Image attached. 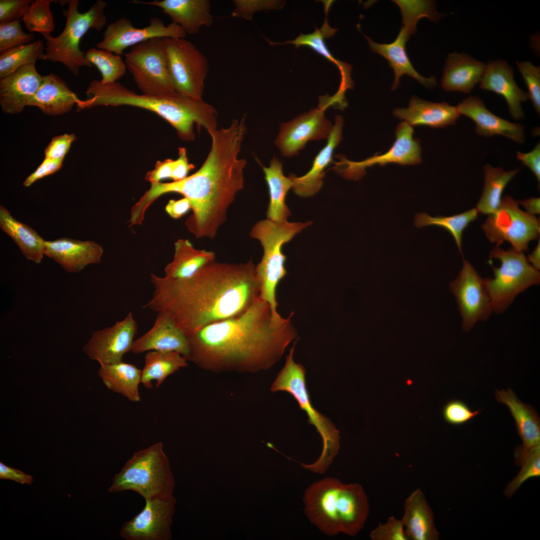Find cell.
<instances>
[{
	"mask_svg": "<svg viewBox=\"0 0 540 540\" xmlns=\"http://www.w3.org/2000/svg\"><path fill=\"white\" fill-rule=\"evenodd\" d=\"M252 260L208 262L192 276L172 279L151 274L154 290L143 306L164 312L187 337L214 322L240 315L260 298Z\"/></svg>",
	"mask_w": 540,
	"mask_h": 540,
	"instance_id": "cell-1",
	"label": "cell"
},
{
	"mask_svg": "<svg viewBox=\"0 0 540 540\" xmlns=\"http://www.w3.org/2000/svg\"><path fill=\"white\" fill-rule=\"evenodd\" d=\"M276 318L260 298L240 315L190 334L188 359L214 372H254L270 368L296 338L290 318Z\"/></svg>",
	"mask_w": 540,
	"mask_h": 540,
	"instance_id": "cell-2",
	"label": "cell"
},
{
	"mask_svg": "<svg viewBox=\"0 0 540 540\" xmlns=\"http://www.w3.org/2000/svg\"><path fill=\"white\" fill-rule=\"evenodd\" d=\"M246 133L244 116L234 119L226 128L210 133V152L201 168L185 178L171 182L151 184L150 187L132 207L144 216L148 207L158 197L168 192L182 194L190 202L192 214L185 222L196 238L212 239L226 220L229 206L244 187V168L247 162L238 154Z\"/></svg>",
	"mask_w": 540,
	"mask_h": 540,
	"instance_id": "cell-3",
	"label": "cell"
},
{
	"mask_svg": "<svg viewBox=\"0 0 540 540\" xmlns=\"http://www.w3.org/2000/svg\"><path fill=\"white\" fill-rule=\"evenodd\" d=\"M87 99L80 100L77 110L97 106H129L152 111L167 121L180 138L190 141L195 138L194 126L208 133L216 130L217 112L202 99L196 100L176 93L168 95L138 94L116 82L102 84L92 80L86 91Z\"/></svg>",
	"mask_w": 540,
	"mask_h": 540,
	"instance_id": "cell-4",
	"label": "cell"
},
{
	"mask_svg": "<svg viewBox=\"0 0 540 540\" xmlns=\"http://www.w3.org/2000/svg\"><path fill=\"white\" fill-rule=\"evenodd\" d=\"M303 502L308 520L328 536L356 535L369 514V503L362 486L344 484L334 478L310 484L304 492Z\"/></svg>",
	"mask_w": 540,
	"mask_h": 540,
	"instance_id": "cell-5",
	"label": "cell"
},
{
	"mask_svg": "<svg viewBox=\"0 0 540 540\" xmlns=\"http://www.w3.org/2000/svg\"><path fill=\"white\" fill-rule=\"evenodd\" d=\"M175 480L162 442L134 452L112 478L108 491L133 490L144 498L172 496Z\"/></svg>",
	"mask_w": 540,
	"mask_h": 540,
	"instance_id": "cell-6",
	"label": "cell"
},
{
	"mask_svg": "<svg viewBox=\"0 0 540 540\" xmlns=\"http://www.w3.org/2000/svg\"><path fill=\"white\" fill-rule=\"evenodd\" d=\"M312 224V222H277L266 218L256 222L250 232V236L258 240L264 249L262 260L255 268L260 285V298L270 304L276 318L282 316L276 310V290L287 273L284 267L286 256L282 252V246Z\"/></svg>",
	"mask_w": 540,
	"mask_h": 540,
	"instance_id": "cell-7",
	"label": "cell"
},
{
	"mask_svg": "<svg viewBox=\"0 0 540 540\" xmlns=\"http://www.w3.org/2000/svg\"><path fill=\"white\" fill-rule=\"evenodd\" d=\"M296 342L286 357L284 366L272 384L271 391L282 390L290 394L298 402L300 409L306 413L308 424L314 426L320 435L323 447L320 458L312 464H300L313 472L322 474L328 470L338 453L340 432L331 420L320 413L311 404L306 385L304 367L301 364L296 363L293 359Z\"/></svg>",
	"mask_w": 540,
	"mask_h": 540,
	"instance_id": "cell-8",
	"label": "cell"
},
{
	"mask_svg": "<svg viewBox=\"0 0 540 540\" xmlns=\"http://www.w3.org/2000/svg\"><path fill=\"white\" fill-rule=\"evenodd\" d=\"M66 2L68 10H62L66 22L62 32L56 38L50 32L42 34L46 40V60L60 62L73 74L78 76L81 67L92 66L80 48V40L90 28L100 31L105 26L106 3L98 0L87 12L80 13L78 10L79 0H68Z\"/></svg>",
	"mask_w": 540,
	"mask_h": 540,
	"instance_id": "cell-9",
	"label": "cell"
},
{
	"mask_svg": "<svg viewBox=\"0 0 540 540\" xmlns=\"http://www.w3.org/2000/svg\"><path fill=\"white\" fill-rule=\"evenodd\" d=\"M490 258L500 260V267L492 266L494 277L486 278L485 284L490 296L494 312H504L520 294L540 282V272L529 262L524 252L512 248L506 250L496 246Z\"/></svg>",
	"mask_w": 540,
	"mask_h": 540,
	"instance_id": "cell-10",
	"label": "cell"
},
{
	"mask_svg": "<svg viewBox=\"0 0 540 540\" xmlns=\"http://www.w3.org/2000/svg\"><path fill=\"white\" fill-rule=\"evenodd\" d=\"M124 62L143 94L176 93L170 76L163 38H154L132 46Z\"/></svg>",
	"mask_w": 540,
	"mask_h": 540,
	"instance_id": "cell-11",
	"label": "cell"
},
{
	"mask_svg": "<svg viewBox=\"0 0 540 540\" xmlns=\"http://www.w3.org/2000/svg\"><path fill=\"white\" fill-rule=\"evenodd\" d=\"M518 201L511 196H504L498 208L488 215L482 228L486 237L499 246L504 242H510L517 252L528 250L530 241L538 238L540 220L522 210Z\"/></svg>",
	"mask_w": 540,
	"mask_h": 540,
	"instance_id": "cell-12",
	"label": "cell"
},
{
	"mask_svg": "<svg viewBox=\"0 0 540 540\" xmlns=\"http://www.w3.org/2000/svg\"><path fill=\"white\" fill-rule=\"evenodd\" d=\"M168 70L176 93L202 99L208 70L206 56L184 38H163Z\"/></svg>",
	"mask_w": 540,
	"mask_h": 540,
	"instance_id": "cell-13",
	"label": "cell"
},
{
	"mask_svg": "<svg viewBox=\"0 0 540 540\" xmlns=\"http://www.w3.org/2000/svg\"><path fill=\"white\" fill-rule=\"evenodd\" d=\"M450 288L462 317L463 332H469L478 322L486 320L494 312L484 279L464 258L462 268Z\"/></svg>",
	"mask_w": 540,
	"mask_h": 540,
	"instance_id": "cell-14",
	"label": "cell"
},
{
	"mask_svg": "<svg viewBox=\"0 0 540 540\" xmlns=\"http://www.w3.org/2000/svg\"><path fill=\"white\" fill-rule=\"evenodd\" d=\"M414 129L405 121L396 128V140L390 148L381 155H374L361 162L348 160L343 155L336 156L340 162L335 163L336 172L350 180H359L366 174V169L375 164L384 166L389 163L413 165L422 162V150L420 141L414 138Z\"/></svg>",
	"mask_w": 540,
	"mask_h": 540,
	"instance_id": "cell-15",
	"label": "cell"
},
{
	"mask_svg": "<svg viewBox=\"0 0 540 540\" xmlns=\"http://www.w3.org/2000/svg\"><path fill=\"white\" fill-rule=\"evenodd\" d=\"M317 108L302 114L292 120L282 123L275 144L283 156L297 155L306 143L312 140L328 138L333 126L326 118L324 112L332 106L328 95L320 96Z\"/></svg>",
	"mask_w": 540,
	"mask_h": 540,
	"instance_id": "cell-16",
	"label": "cell"
},
{
	"mask_svg": "<svg viewBox=\"0 0 540 540\" xmlns=\"http://www.w3.org/2000/svg\"><path fill=\"white\" fill-rule=\"evenodd\" d=\"M144 509L122 526L120 536L126 540H170L176 500L169 498L145 499Z\"/></svg>",
	"mask_w": 540,
	"mask_h": 540,
	"instance_id": "cell-17",
	"label": "cell"
},
{
	"mask_svg": "<svg viewBox=\"0 0 540 540\" xmlns=\"http://www.w3.org/2000/svg\"><path fill=\"white\" fill-rule=\"evenodd\" d=\"M186 32L178 24L165 26L158 18L150 20L149 25L142 28L134 27L128 18H122L108 25L102 40L96 44L98 49L120 56L127 48L154 38H184Z\"/></svg>",
	"mask_w": 540,
	"mask_h": 540,
	"instance_id": "cell-18",
	"label": "cell"
},
{
	"mask_svg": "<svg viewBox=\"0 0 540 540\" xmlns=\"http://www.w3.org/2000/svg\"><path fill=\"white\" fill-rule=\"evenodd\" d=\"M137 330V323L130 312L114 326L94 332L83 350L90 359L98 362H122L124 354L132 350Z\"/></svg>",
	"mask_w": 540,
	"mask_h": 540,
	"instance_id": "cell-19",
	"label": "cell"
},
{
	"mask_svg": "<svg viewBox=\"0 0 540 540\" xmlns=\"http://www.w3.org/2000/svg\"><path fill=\"white\" fill-rule=\"evenodd\" d=\"M35 64H26L0 78V104L6 114H16L23 110L42 82Z\"/></svg>",
	"mask_w": 540,
	"mask_h": 540,
	"instance_id": "cell-20",
	"label": "cell"
},
{
	"mask_svg": "<svg viewBox=\"0 0 540 540\" xmlns=\"http://www.w3.org/2000/svg\"><path fill=\"white\" fill-rule=\"evenodd\" d=\"M480 82L481 90L504 98L514 119L518 120L524 117L521 103L526 101L528 96L516 82L513 70L506 62L502 59L489 61Z\"/></svg>",
	"mask_w": 540,
	"mask_h": 540,
	"instance_id": "cell-21",
	"label": "cell"
},
{
	"mask_svg": "<svg viewBox=\"0 0 540 540\" xmlns=\"http://www.w3.org/2000/svg\"><path fill=\"white\" fill-rule=\"evenodd\" d=\"M103 253L102 246L94 241L68 238L45 240L44 254L68 272H78L88 264L100 262Z\"/></svg>",
	"mask_w": 540,
	"mask_h": 540,
	"instance_id": "cell-22",
	"label": "cell"
},
{
	"mask_svg": "<svg viewBox=\"0 0 540 540\" xmlns=\"http://www.w3.org/2000/svg\"><path fill=\"white\" fill-rule=\"evenodd\" d=\"M460 115H464L476 122L475 131L486 137L501 135L515 142L522 144L525 140L524 126L510 122L491 112L482 100L476 96H469L457 106Z\"/></svg>",
	"mask_w": 540,
	"mask_h": 540,
	"instance_id": "cell-23",
	"label": "cell"
},
{
	"mask_svg": "<svg viewBox=\"0 0 540 540\" xmlns=\"http://www.w3.org/2000/svg\"><path fill=\"white\" fill-rule=\"evenodd\" d=\"M150 350L176 351L188 358L187 338L165 313L158 312L152 328L134 340L131 352L140 354Z\"/></svg>",
	"mask_w": 540,
	"mask_h": 540,
	"instance_id": "cell-24",
	"label": "cell"
},
{
	"mask_svg": "<svg viewBox=\"0 0 540 540\" xmlns=\"http://www.w3.org/2000/svg\"><path fill=\"white\" fill-rule=\"evenodd\" d=\"M133 3L150 4L161 8L172 22L180 26L190 34H198L200 28L210 27L214 23L208 0H155L144 2L134 0Z\"/></svg>",
	"mask_w": 540,
	"mask_h": 540,
	"instance_id": "cell-25",
	"label": "cell"
},
{
	"mask_svg": "<svg viewBox=\"0 0 540 540\" xmlns=\"http://www.w3.org/2000/svg\"><path fill=\"white\" fill-rule=\"evenodd\" d=\"M343 118L337 115L326 145L314 158L311 169L304 176L298 177L294 174L289 176L292 182L294 192L302 197L314 195L321 188L324 177V169L332 162L334 149L342 140Z\"/></svg>",
	"mask_w": 540,
	"mask_h": 540,
	"instance_id": "cell-26",
	"label": "cell"
},
{
	"mask_svg": "<svg viewBox=\"0 0 540 540\" xmlns=\"http://www.w3.org/2000/svg\"><path fill=\"white\" fill-rule=\"evenodd\" d=\"M410 34H412L407 28L402 26L394 41L388 44L375 42L365 36L372 50L388 60L390 66L394 70L395 78L392 86V90L398 87L400 78L404 74H408L413 78L428 88H433L436 84L434 76L424 77L412 65L406 50V44Z\"/></svg>",
	"mask_w": 540,
	"mask_h": 540,
	"instance_id": "cell-27",
	"label": "cell"
},
{
	"mask_svg": "<svg viewBox=\"0 0 540 540\" xmlns=\"http://www.w3.org/2000/svg\"><path fill=\"white\" fill-rule=\"evenodd\" d=\"M393 114L412 126L426 125L432 128L454 125L460 116L457 106L446 102H430L416 96L411 98L407 108H396Z\"/></svg>",
	"mask_w": 540,
	"mask_h": 540,
	"instance_id": "cell-28",
	"label": "cell"
},
{
	"mask_svg": "<svg viewBox=\"0 0 540 540\" xmlns=\"http://www.w3.org/2000/svg\"><path fill=\"white\" fill-rule=\"evenodd\" d=\"M486 64L464 53L449 54L441 84L448 92L470 94L484 74Z\"/></svg>",
	"mask_w": 540,
	"mask_h": 540,
	"instance_id": "cell-29",
	"label": "cell"
},
{
	"mask_svg": "<svg viewBox=\"0 0 540 540\" xmlns=\"http://www.w3.org/2000/svg\"><path fill=\"white\" fill-rule=\"evenodd\" d=\"M401 520L408 540H438L439 533L434 524L433 512L419 488L405 500Z\"/></svg>",
	"mask_w": 540,
	"mask_h": 540,
	"instance_id": "cell-30",
	"label": "cell"
},
{
	"mask_svg": "<svg viewBox=\"0 0 540 540\" xmlns=\"http://www.w3.org/2000/svg\"><path fill=\"white\" fill-rule=\"evenodd\" d=\"M80 101L63 80L50 73L42 76L40 87L27 106H36L48 115L56 116L70 112Z\"/></svg>",
	"mask_w": 540,
	"mask_h": 540,
	"instance_id": "cell-31",
	"label": "cell"
},
{
	"mask_svg": "<svg viewBox=\"0 0 540 540\" xmlns=\"http://www.w3.org/2000/svg\"><path fill=\"white\" fill-rule=\"evenodd\" d=\"M495 396L498 402L508 408L523 442L522 446L528 450L540 446V420L536 410L522 402L510 388L506 391L496 390Z\"/></svg>",
	"mask_w": 540,
	"mask_h": 540,
	"instance_id": "cell-32",
	"label": "cell"
},
{
	"mask_svg": "<svg viewBox=\"0 0 540 540\" xmlns=\"http://www.w3.org/2000/svg\"><path fill=\"white\" fill-rule=\"evenodd\" d=\"M0 228L20 248L24 256L40 264L45 251V240L32 228L21 222L0 206Z\"/></svg>",
	"mask_w": 540,
	"mask_h": 540,
	"instance_id": "cell-33",
	"label": "cell"
},
{
	"mask_svg": "<svg viewBox=\"0 0 540 540\" xmlns=\"http://www.w3.org/2000/svg\"><path fill=\"white\" fill-rule=\"evenodd\" d=\"M99 364L98 374L108 390L122 395L130 402L140 401L138 386L141 382L142 370L123 362Z\"/></svg>",
	"mask_w": 540,
	"mask_h": 540,
	"instance_id": "cell-34",
	"label": "cell"
},
{
	"mask_svg": "<svg viewBox=\"0 0 540 540\" xmlns=\"http://www.w3.org/2000/svg\"><path fill=\"white\" fill-rule=\"evenodd\" d=\"M262 166L270 194L267 218L277 222L287 221L291 212L285 200L288 191L292 188L291 178L290 176L287 177L284 174L282 162L276 156L272 159L269 167Z\"/></svg>",
	"mask_w": 540,
	"mask_h": 540,
	"instance_id": "cell-35",
	"label": "cell"
},
{
	"mask_svg": "<svg viewBox=\"0 0 540 540\" xmlns=\"http://www.w3.org/2000/svg\"><path fill=\"white\" fill-rule=\"evenodd\" d=\"M173 260L164 268V276L172 279L188 278L206 264L215 260V254L197 250L186 239H180L174 244Z\"/></svg>",
	"mask_w": 540,
	"mask_h": 540,
	"instance_id": "cell-36",
	"label": "cell"
},
{
	"mask_svg": "<svg viewBox=\"0 0 540 540\" xmlns=\"http://www.w3.org/2000/svg\"><path fill=\"white\" fill-rule=\"evenodd\" d=\"M188 359L180 353L171 350H150L145 355L141 383L152 388V380L158 388L170 375L188 366Z\"/></svg>",
	"mask_w": 540,
	"mask_h": 540,
	"instance_id": "cell-37",
	"label": "cell"
},
{
	"mask_svg": "<svg viewBox=\"0 0 540 540\" xmlns=\"http://www.w3.org/2000/svg\"><path fill=\"white\" fill-rule=\"evenodd\" d=\"M316 30L313 33L308 34H300L293 40L278 43L272 42L267 39L266 40L270 46L290 43L294 44L296 48L303 46L310 47L320 54L336 65L341 76V82L339 90L346 92L348 88H352L354 82L350 78L352 66L346 62H342L335 58L327 48L324 42V38L332 36L337 30L331 28L328 24L326 15L325 22L321 28L318 29L316 28Z\"/></svg>",
	"mask_w": 540,
	"mask_h": 540,
	"instance_id": "cell-38",
	"label": "cell"
},
{
	"mask_svg": "<svg viewBox=\"0 0 540 540\" xmlns=\"http://www.w3.org/2000/svg\"><path fill=\"white\" fill-rule=\"evenodd\" d=\"M484 186L476 208L479 213L490 214L499 206L504 189L518 171L514 169L504 171L501 168H494L489 164L484 167Z\"/></svg>",
	"mask_w": 540,
	"mask_h": 540,
	"instance_id": "cell-39",
	"label": "cell"
},
{
	"mask_svg": "<svg viewBox=\"0 0 540 540\" xmlns=\"http://www.w3.org/2000/svg\"><path fill=\"white\" fill-rule=\"evenodd\" d=\"M478 214L476 208L449 216H431L426 212L418 213L416 215L414 224L418 228L428 226H436L446 229L453 236L460 252L462 254L463 232L468 224L478 218Z\"/></svg>",
	"mask_w": 540,
	"mask_h": 540,
	"instance_id": "cell-40",
	"label": "cell"
},
{
	"mask_svg": "<svg viewBox=\"0 0 540 540\" xmlns=\"http://www.w3.org/2000/svg\"><path fill=\"white\" fill-rule=\"evenodd\" d=\"M44 49L43 42L38 40L0 53V78L10 74L26 64H36L39 60H46Z\"/></svg>",
	"mask_w": 540,
	"mask_h": 540,
	"instance_id": "cell-41",
	"label": "cell"
},
{
	"mask_svg": "<svg viewBox=\"0 0 540 540\" xmlns=\"http://www.w3.org/2000/svg\"><path fill=\"white\" fill-rule=\"evenodd\" d=\"M514 458L516 463L522 468L504 490V494L509 498L525 481L540 476V446L528 450L517 446L514 449Z\"/></svg>",
	"mask_w": 540,
	"mask_h": 540,
	"instance_id": "cell-42",
	"label": "cell"
},
{
	"mask_svg": "<svg viewBox=\"0 0 540 540\" xmlns=\"http://www.w3.org/2000/svg\"><path fill=\"white\" fill-rule=\"evenodd\" d=\"M86 60L101 73V84L116 82L126 73V66L120 56L108 50L91 48L85 53Z\"/></svg>",
	"mask_w": 540,
	"mask_h": 540,
	"instance_id": "cell-43",
	"label": "cell"
},
{
	"mask_svg": "<svg viewBox=\"0 0 540 540\" xmlns=\"http://www.w3.org/2000/svg\"><path fill=\"white\" fill-rule=\"evenodd\" d=\"M399 6L402 14V26L414 34L418 20L426 17L436 22L443 16L436 10L435 2L432 0H393Z\"/></svg>",
	"mask_w": 540,
	"mask_h": 540,
	"instance_id": "cell-44",
	"label": "cell"
},
{
	"mask_svg": "<svg viewBox=\"0 0 540 540\" xmlns=\"http://www.w3.org/2000/svg\"><path fill=\"white\" fill-rule=\"evenodd\" d=\"M57 0H35L30 4L22 20L30 32L41 34L52 32L54 29L53 14L50 4Z\"/></svg>",
	"mask_w": 540,
	"mask_h": 540,
	"instance_id": "cell-45",
	"label": "cell"
},
{
	"mask_svg": "<svg viewBox=\"0 0 540 540\" xmlns=\"http://www.w3.org/2000/svg\"><path fill=\"white\" fill-rule=\"evenodd\" d=\"M20 21L0 24V54L10 48L33 42L34 35L24 32Z\"/></svg>",
	"mask_w": 540,
	"mask_h": 540,
	"instance_id": "cell-46",
	"label": "cell"
},
{
	"mask_svg": "<svg viewBox=\"0 0 540 540\" xmlns=\"http://www.w3.org/2000/svg\"><path fill=\"white\" fill-rule=\"evenodd\" d=\"M235 8L231 16L251 20L254 13L260 11L280 10L284 2L274 0H234Z\"/></svg>",
	"mask_w": 540,
	"mask_h": 540,
	"instance_id": "cell-47",
	"label": "cell"
},
{
	"mask_svg": "<svg viewBox=\"0 0 540 540\" xmlns=\"http://www.w3.org/2000/svg\"><path fill=\"white\" fill-rule=\"evenodd\" d=\"M516 64L527 86L528 98L532 100L535 110L540 115V66H535L528 61H516Z\"/></svg>",
	"mask_w": 540,
	"mask_h": 540,
	"instance_id": "cell-48",
	"label": "cell"
},
{
	"mask_svg": "<svg viewBox=\"0 0 540 540\" xmlns=\"http://www.w3.org/2000/svg\"><path fill=\"white\" fill-rule=\"evenodd\" d=\"M481 410L472 411L463 401L454 400L446 404L443 408L442 415L444 420L448 424L459 426L470 421Z\"/></svg>",
	"mask_w": 540,
	"mask_h": 540,
	"instance_id": "cell-49",
	"label": "cell"
},
{
	"mask_svg": "<svg viewBox=\"0 0 540 540\" xmlns=\"http://www.w3.org/2000/svg\"><path fill=\"white\" fill-rule=\"evenodd\" d=\"M370 536L372 540H408L401 520L394 516L388 518L384 524L380 523Z\"/></svg>",
	"mask_w": 540,
	"mask_h": 540,
	"instance_id": "cell-50",
	"label": "cell"
},
{
	"mask_svg": "<svg viewBox=\"0 0 540 540\" xmlns=\"http://www.w3.org/2000/svg\"><path fill=\"white\" fill-rule=\"evenodd\" d=\"M32 0H0V24L21 20Z\"/></svg>",
	"mask_w": 540,
	"mask_h": 540,
	"instance_id": "cell-51",
	"label": "cell"
},
{
	"mask_svg": "<svg viewBox=\"0 0 540 540\" xmlns=\"http://www.w3.org/2000/svg\"><path fill=\"white\" fill-rule=\"evenodd\" d=\"M76 139L74 134H64L53 138L44 150L45 158L63 160L72 142Z\"/></svg>",
	"mask_w": 540,
	"mask_h": 540,
	"instance_id": "cell-52",
	"label": "cell"
},
{
	"mask_svg": "<svg viewBox=\"0 0 540 540\" xmlns=\"http://www.w3.org/2000/svg\"><path fill=\"white\" fill-rule=\"evenodd\" d=\"M62 160L44 158L35 171L26 179L23 185L26 187L30 186L36 180L56 172L62 168Z\"/></svg>",
	"mask_w": 540,
	"mask_h": 540,
	"instance_id": "cell-53",
	"label": "cell"
},
{
	"mask_svg": "<svg viewBox=\"0 0 540 540\" xmlns=\"http://www.w3.org/2000/svg\"><path fill=\"white\" fill-rule=\"evenodd\" d=\"M194 168L192 164L188 163L186 148L180 147L178 158L174 160L170 178L174 182L181 180L186 178L190 170Z\"/></svg>",
	"mask_w": 540,
	"mask_h": 540,
	"instance_id": "cell-54",
	"label": "cell"
},
{
	"mask_svg": "<svg viewBox=\"0 0 540 540\" xmlns=\"http://www.w3.org/2000/svg\"><path fill=\"white\" fill-rule=\"evenodd\" d=\"M174 162V160L170 158L157 162L154 168L146 173V180L153 184L159 182L163 179L170 178Z\"/></svg>",
	"mask_w": 540,
	"mask_h": 540,
	"instance_id": "cell-55",
	"label": "cell"
},
{
	"mask_svg": "<svg viewBox=\"0 0 540 540\" xmlns=\"http://www.w3.org/2000/svg\"><path fill=\"white\" fill-rule=\"evenodd\" d=\"M517 158L523 164L528 167L540 181V143L538 142L534 148L530 152L524 153L518 152Z\"/></svg>",
	"mask_w": 540,
	"mask_h": 540,
	"instance_id": "cell-56",
	"label": "cell"
},
{
	"mask_svg": "<svg viewBox=\"0 0 540 540\" xmlns=\"http://www.w3.org/2000/svg\"><path fill=\"white\" fill-rule=\"evenodd\" d=\"M0 478L10 480L21 484H30L34 480L33 477L24 472L10 468L0 462Z\"/></svg>",
	"mask_w": 540,
	"mask_h": 540,
	"instance_id": "cell-57",
	"label": "cell"
},
{
	"mask_svg": "<svg viewBox=\"0 0 540 540\" xmlns=\"http://www.w3.org/2000/svg\"><path fill=\"white\" fill-rule=\"evenodd\" d=\"M191 208L190 200L184 197L177 200H170L166 206L165 210L171 218L178 219L186 213Z\"/></svg>",
	"mask_w": 540,
	"mask_h": 540,
	"instance_id": "cell-58",
	"label": "cell"
},
{
	"mask_svg": "<svg viewBox=\"0 0 540 540\" xmlns=\"http://www.w3.org/2000/svg\"><path fill=\"white\" fill-rule=\"evenodd\" d=\"M519 204L522 205L527 213L534 216L540 213V198L532 197L522 201H518Z\"/></svg>",
	"mask_w": 540,
	"mask_h": 540,
	"instance_id": "cell-59",
	"label": "cell"
},
{
	"mask_svg": "<svg viewBox=\"0 0 540 540\" xmlns=\"http://www.w3.org/2000/svg\"><path fill=\"white\" fill-rule=\"evenodd\" d=\"M527 257L530 264L536 270L540 269V240L532 252Z\"/></svg>",
	"mask_w": 540,
	"mask_h": 540,
	"instance_id": "cell-60",
	"label": "cell"
}]
</instances>
